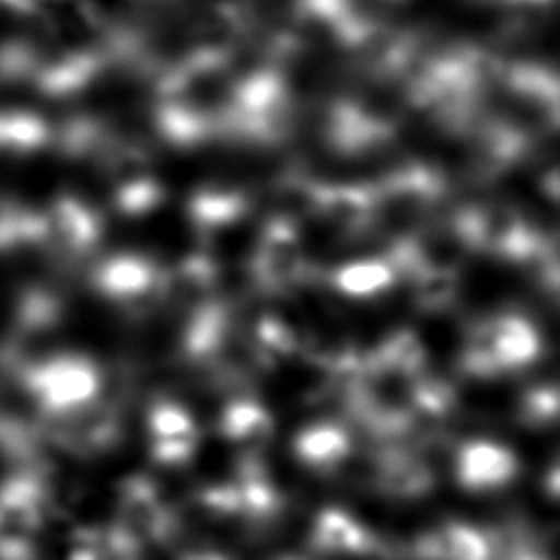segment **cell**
Segmentation results:
<instances>
[{
	"mask_svg": "<svg viewBox=\"0 0 560 560\" xmlns=\"http://www.w3.org/2000/svg\"><path fill=\"white\" fill-rule=\"evenodd\" d=\"M24 385L44 409L70 416L92 405L98 389V370L88 357L57 354L31 365Z\"/></svg>",
	"mask_w": 560,
	"mask_h": 560,
	"instance_id": "6da1fadb",
	"label": "cell"
},
{
	"mask_svg": "<svg viewBox=\"0 0 560 560\" xmlns=\"http://www.w3.org/2000/svg\"><path fill=\"white\" fill-rule=\"evenodd\" d=\"M46 488L26 470L0 483V560H26L46 514Z\"/></svg>",
	"mask_w": 560,
	"mask_h": 560,
	"instance_id": "7a4b0ae2",
	"label": "cell"
},
{
	"mask_svg": "<svg viewBox=\"0 0 560 560\" xmlns=\"http://www.w3.org/2000/svg\"><path fill=\"white\" fill-rule=\"evenodd\" d=\"M536 352L538 337L527 319L503 315L481 328L466 361L475 374H488L497 370L525 368L536 359Z\"/></svg>",
	"mask_w": 560,
	"mask_h": 560,
	"instance_id": "3957f363",
	"label": "cell"
},
{
	"mask_svg": "<svg viewBox=\"0 0 560 560\" xmlns=\"http://www.w3.org/2000/svg\"><path fill=\"white\" fill-rule=\"evenodd\" d=\"M46 217V241H50L61 254L79 256L88 252L101 232L98 217L90 206L77 197L63 195L52 201Z\"/></svg>",
	"mask_w": 560,
	"mask_h": 560,
	"instance_id": "277c9868",
	"label": "cell"
},
{
	"mask_svg": "<svg viewBox=\"0 0 560 560\" xmlns=\"http://www.w3.org/2000/svg\"><path fill=\"white\" fill-rule=\"evenodd\" d=\"M122 510V529L138 542L144 540H164L171 536L173 516L162 503L158 490L147 479L133 477L122 486L120 494Z\"/></svg>",
	"mask_w": 560,
	"mask_h": 560,
	"instance_id": "5b68a950",
	"label": "cell"
},
{
	"mask_svg": "<svg viewBox=\"0 0 560 560\" xmlns=\"http://www.w3.org/2000/svg\"><path fill=\"white\" fill-rule=\"evenodd\" d=\"M514 475L516 457L497 442L472 440L457 453V479L466 490H497L512 481Z\"/></svg>",
	"mask_w": 560,
	"mask_h": 560,
	"instance_id": "8992f818",
	"label": "cell"
},
{
	"mask_svg": "<svg viewBox=\"0 0 560 560\" xmlns=\"http://www.w3.org/2000/svg\"><path fill=\"white\" fill-rule=\"evenodd\" d=\"M151 453L162 464L188 459L197 446V429L190 413L173 400H160L149 411Z\"/></svg>",
	"mask_w": 560,
	"mask_h": 560,
	"instance_id": "52a82bcc",
	"label": "cell"
},
{
	"mask_svg": "<svg viewBox=\"0 0 560 560\" xmlns=\"http://www.w3.org/2000/svg\"><path fill=\"white\" fill-rule=\"evenodd\" d=\"M155 269L138 256H116L96 271L98 289L125 304L142 302L155 291Z\"/></svg>",
	"mask_w": 560,
	"mask_h": 560,
	"instance_id": "ba28073f",
	"label": "cell"
},
{
	"mask_svg": "<svg viewBox=\"0 0 560 560\" xmlns=\"http://www.w3.org/2000/svg\"><path fill=\"white\" fill-rule=\"evenodd\" d=\"M420 560H490V540L466 523H444L420 538Z\"/></svg>",
	"mask_w": 560,
	"mask_h": 560,
	"instance_id": "9c48e42d",
	"label": "cell"
},
{
	"mask_svg": "<svg viewBox=\"0 0 560 560\" xmlns=\"http://www.w3.org/2000/svg\"><path fill=\"white\" fill-rule=\"evenodd\" d=\"M311 540L315 551L332 556H361L374 549V540L368 529L337 508H328L317 514Z\"/></svg>",
	"mask_w": 560,
	"mask_h": 560,
	"instance_id": "30bf717a",
	"label": "cell"
},
{
	"mask_svg": "<svg viewBox=\"0 0 560 560\" xmlns=\"http://www.w3.org/2000/svg\"><path fill=\"white\" fill-rule=\"evenodd\" d=\"M300 245L293 228L284 221H273L260 241L258 273L265 284L278 287L289 282L300 269Z\"/></svg>",
	"mask_w": 560,
	"mask_h": 560,
	"instance_id": "8fae6325",
	"label": "cell"
},
{
	"mask_svg": "<svg viewBox=\"0 0 560 560\" xmlns=\"http://www.w3.org/2000/svg\"><path fill=\"white\" fill-rule=\"evenodd\" d=\"M322 214L343 232H359L368 225L372 217V195L365 186H328L317 195Z\"/></svg>",
	"mask_w": 560,
	"mask_h": 560,
	"instance_id": "7c38bea8",
	"label": "cell"
},
{
	"mask_svg": "<svg viewBox=\"0 0 560 560\" xmlns=\"http://www.w3.org/2000/svg\"><path fill=\"white\" fill-rule=\"evenodd\" d=\"M46 243V217L24 203L0 201V254Z\"/></svg>",
	"mask_w": 560,
	"mask_h": 560,
	"instance_id": "4fadbf2b",
	"label": "cell"
},
{
	"mask_svg": "<svg viewBox=\"0 0 560 560\" xmlns=\"http://www.w3.org/2000/svg\"><path fill=\"white\" fill-rule=\"evenodd\" d=\"M295 453L313 468H332L348 455V435L335 424H313L298 435Z\"/></svg>",
	"mask_w": 560,
	"mask_h": 560,
	"instance_id": "5bb4252c",
	"label": "cell"
},
{
	"mask_svg": "<svg viewBox=\"0 0 560 560\" xmlns=\"http://www.w3.org/2000/svg\"><path fill=\"white\" fill-rule=\"evenodd\" d=\"M72 413L74 418L59 431V438L66 442V446L81 453H94L103 451L114 440L116 422L107 411L92 409L88 405Z\"/></svg>",
	"mask_w": 560,
	"mask_h": 560,
	"instance_id": "9a60e30c",
	"label": "cell"
},
{
	"mask_svg": "<svg viewBox=\"0 0 560 560\" xmlns=\"http://www.w3.org/2000/svg\"><path fill=\"white\" fill-rule=\"evenodd\" d=\"M221 431L232 444L260 446L271 435V418L256 402L238 400L225 407Z\"/></svg>",
	"mask_w": 560,
	"mask_h": 560,
	"instance_id": "2e32d148",
	"label": "cell"
},
{
	"mask_svg": "<svg viewBox=\"0 0 560 560\" xmlns=\"http://www.w3.org/2000/svg\"><path fill=\"white\" fill-rule=\"evenodd\" d=\"M245 212V199L232 190H206L190 201V219L199 230L230 228Z\"/></svg>",
	"mask_w": 560,
	"mask_h": 560,
	"instance_id": "e0dca14e",
	"label": "cell"
},
{
	"mask_svg": "<svg viewBox=\"0 0 560 560\" xmlns=\"http://www.w3.org/2000/svg\"><path fill=\"white\" fill-rule=\"evenodd\" d=\"M394 282V271L381 260H359L341 267L335 276L339 291L352 298H374L387 291Z\"/></svg>",
	"mask_w": 560,
	"mask_h": 560,
	"instance_id": "ac0fdd59",
	"label": "cell"
},
{
	"mask_svg": "<svg viewBox=\"0 0 560 560\" xmlns=\"http://www.w3.org/2000/svg\"><path fill=\"white\" fill-rule=\"evenodd\" d=\"M378 361L392 376H411L422 368V346L413 335L400 330L383 341Z\"/></svg>",
	"mask_w": 560,
	"mask_h": 560,
	"instance_id": "d6986e66",
	"label": "cell"
},
{
	"mask_svg": "<svg viewBox=\"0 0 560 560\" xmlns=\"http://www.w3.org/2000/svg\"><path fill=\"white\" fill-rule=\"evenodd\" d=\"M254 343H256V350H258L260 359H265L267 363H278L280 359H284L293 350V335L282 324V319L262 317L256 324Z\"/></svg>",
	"mask_w": 560,
	"mask_h": 560,
	"instance_id": "ffe728a7",
	"label": "cell"
},
{
	"mask_svg": "<svg viewBox=\"0 0 560 560\" xmlns=\"http://www.w3.org/2000/svg\"><path fill=\"white\" fill-rule=\"evenodd\" d=\"M44 131L33 118H0V151H33L42 144Z\"/></svg>",
	"mask_w": 560,
	"mask_h": 560,
	"instance_id": "44dd1931",
	"label": "cell"
},
{
	"mask_svg": "<svg viewBox=\"0 0 560 560\" xmlns=\"http://www.w3.org/2000/svg\"><path fill=\"white\" fill-rule=\"evenodd\" d=\"M59 304L46 291H31L22 298L18 308V324L22 330H42L57 322Z\"/></svg>",
	"mask_w": 560,
	"mask_h": 560,
	"instance_id": "7402d4cb",
	"label": "cell"
},
{
	"mask_svg": "<svg viewBox=\"0 0 560 560\" xmlns=\"http://www.w3.org/2000/svg\"><path fill=\"white\" fill-rule=\"evenodd\" d=\"M160 201V188L151 179H127L116 190V203L127 214L149 212Z\"/></svg>",
	"mask_w": 560,
	"mask_h": 560,
	"instance_id": "603a6c76",
	"label": "cell"
},
{
	"mask_svg": "<svg viewBox=\"0 0 560 560\" xmlns=\"http://www.w3.org/2000/svg\"><path fill=\"white\" fill-rule=\"evenodd\" d=\"M427 479L429 477L424 468L411 459H392L387 470H383L385 490L396 494H413L418 490L422 492Z\"/></svg>",
	"mask_w": 560,
	"mask_h": 560,
	"instance_id": "cb8c5ba5",
	"label": "cell"
},
{
	"mask_svg": "<svg viewBox=\"0 0 560 560\" xmlns=\"http://www.w3.org/2000/svg\"><path fill=\"white\" fill-rule=\"evenodd\" d=\"M453 273L435 267H427L418 280V300L422 306L438 308L453 295Z\"/></svg>",
	"mask_w": 560,
	"mask_h": 560,
	"instance_id": "d4e9b609",
	"label": "cell"
},
{
	"mask_svg": "<svg viewBox=\"0 0 560 560\" xmlns=\"http://www.w3.org/2000/svg\"><path fill=\"white\" fill-rule=\"evenodd\" d=\"M413 407L422 418L442 420L451 411V392L442 383H429L422 389H418Z\"/></svg>",
	"mask_w": 560,
	"mask_h": 560,
	"instance_id": "484cf974",
	"label": "cell"
},
{
	"mask_svg": "<svg viewBox=\"0 0 560 560\" xmlns=\"http://www.w3.org/2000/svg\"><path fill=\"white\" fill-rule=\"evenodd\" d=\"M523 418L532 424H542L551 422L556 413V394L553 389H534L525 400H523Z\"/></svg>",
	"mask_w": 560,
	"mask_h": 560,
	"instance_id": "4316f807",
	"label": "cell"
},
{
	"mask_svg": "<svg viewBox=\"0 0 560 560\" xmlns=\"http://www.w3.org/2000/svg\"><path fill=\"white\" fill-rule=\"evenodd\" d=\"M212 271L206 258H188L179 267V287L184 293H201L210 287Z\"/></svg>",
	"mask_w": 560,
	"mask_h": 560,
	"instance_id": "83f0119b",
	"label": "cell"
},
{
	"mask_svg": "<svg viewBox=\"0 0 560 560\" xmlns=\"http://www.w3.org/2000/svg\"><path fill=\"white\" fill-rule=\"evenodd\" d=\"M179 560H225V558L210 549H192V551H186Z\"/></svg>",
	"mask_w": 560,
	"mask_h": 560,
	"instance_id": "f1b7e54d",
	"label": "cell"
},
{
	"mask_svg": "<svg viewBox=\"0 0 560 560\" xmlns=\"http://www.w3.org/2000/svg\"><path fill=\"white\" fill-rule=\"evenodd\" d=\"M510 560H542V558H540V556H534V553H525V551H523V553H516V556H514V558H510Z\"/></svg>",
	"mask_w": 560,
	"mask_h": 560,
	"instance_id": "f546056e",
	"label": "cell"
}]
</instances>
